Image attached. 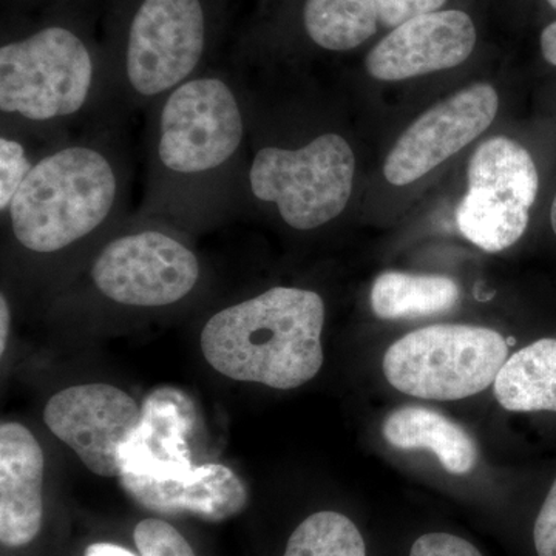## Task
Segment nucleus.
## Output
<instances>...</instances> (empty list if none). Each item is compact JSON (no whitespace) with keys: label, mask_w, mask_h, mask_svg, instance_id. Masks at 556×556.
<instances>
[{"label":"nucleus","mask_w":556,"mask_h":556,"mask_svg":"<svg viewBox=\"0 0 556 556\" xmlns=\"http://www.w3.org/2000/svg\"><path fill=\"white\" fill-rule=\"evenodd\" d=\"M146 116V186L135 215L197 230L240 214L249 149L243 80L204 68Z\"/></svg>","instance_id":"nucleus-1"},{"label":"nucleus","mask_w":556,"mask_h":556,"mask_svg":"<svg viewBox=\"0 0 556 556\" xmlns=\"http://www.w3.org/2000/svg\"><path fill=\"white\" fill-rule=\"evenodd\" d=\"M127 118L93 124L50 150L0 212L17 251L51 258L105 239L130 217Z\"/></svg>","instance_id":"nucleus-2"},{"label":"nucleus","mask_w":556,"mask_h":556,"mask_svg":"<svg viewBox=\"0 0 556 556\" xmlns=\"http://www.w3.org/2000/svg\"><path fill=\"white\" fill-rule=\"evenodd\" d=\"M129 118L121 108L108 51L64 21L10 36L0 46V127L72 137L93 124Z\"/></svg>","instance_id":"nucleus-3"},{"label":"nucleus","mask_w":556,"mask_h":556,"mask_svg":"<svg viewBox=\"0 0 556 556\" xmlns=\"http://www.w3.org/2000/svg\"><path fill=\"white\" fill-rule=\"evenodd\" d=\"M325 302L317 292L274 287L217 311L201 331V351L219 375L292 390L324 365Z\"/></svg>","instance_id":"nucleus-4"},{"label":"nucleus","mask_w":556,"mask_h":556,"mask_svg":"<svg viewBox=\"0 0 556 556\" xmlns=\"http://www.w3.org/2000/svg\"><path fill=\"white\" fill-rule=\"evenodd\" d=\"M121 9L105 51L129 116L207 68L214 14L208 0H126Z\"/></svg>","instance_id":"nucleus-5"},{"label":"nucleus","mask_w":556,"mask_h":556,"mask_svg":"<svg viewBox=\"0 0 556 556\" xmlns=\"http://www.w3.org/2000/svg\"><path fill=\"white\" fill-rule=\"evenodd\" d=\"M354 177L356 155L338 131L287 146L249 129L240 212L274 211L299 232L320 229L345 212Z\"/></svg>","instance_id":"nucleus-6"},{"label":"nucleus","mask_w":556,"mask_h":556,"mask_svg":"<svg viewBox=\"0 0 556 556\" xmlns=\"http://www.w3.org/2000/svg\"><path fill=\"white\" fill-rule=\"evenodd\" d=\"M185 232L163 219L131 214L94 252L87 273L90 287L124 308L178 305L203 280V263Z\"/></svg>","instance_id":"nucleus-7"},{"label":"nucleus","mask_w":556,"mask_h":556,"mask_svg":"<svg viewBox=\"0 0 556 556\" xmlns=\"http://www.w3.org/2000/svg\"><path fill=\"white\" fill-rule=\"evenodd\" d=\"M508 358L495 329L431 325L388 348L383 375L401 393L430 401H459L495 383Z\"/></svg>","instance_id":"nucleus-8"},{"label":"nucleus","mask_w":556,"mask_h":556,"mask_svg":"<svg viewBox=\"0 0 556 556\" xmlns=\"http://www.w3.org/2000/svg\"><path fill=\"white\" fill-rule=\"evenodd\" d=\"M119 478L138 504L156 514H188L222 522L239 515L248 503L247 486L230 468L160 459L134 439L121 448Z\"/></svg>","instance_id":"nucleus-9"},{"label":"nucleus","mask_w":556,"mask_h":556,"mask_svg":"<svg viewBox=\"0 0 556 556\" xmlns=\"http://www.w3.org/2000/svg\"><path fill=\"white\" fill-rule=\"evenodd\" d=\"M43 422L91 473L116 478L121 475V448L137 434L141 409L119 388L84 383L51 396L43 408Z\"/></svg>","instance_id":"nucleus-10"},{"label":"nucleus","mask_w":556,"mask_h":556,"mask_svg":"<svg viewBox=\"0 0 556 556\" xmlns=\"http://www.w3.org/2000/svg\"><path fill=\"white\" fill-rule=\"evenodd\" d=\"M497 108L496 90L475 84L427 110L388 153L383 166L388 182L412 185L437 169L492 126Z\"/></svg>","instance_id":"nucleus-11"},{"label":"nucleus","mask_w":556,"mask_h":556,"mask_svg":"<svg viewBox=\"0 0 556 556\" xmlns=\"http://www.w3.org/2000/svg\"><path fill=\"white\" fill-rule=\"evenodd\" d=\"M477 46V28L459 10L434 11L393 28L369 51L365 67L379 80H404L457 67Z\"/></svg>","instance_id":"nucleus-12"},{"label":"nucleus","mask_w":556,"mask_h":556,"mask_svg":"<svg viewBox=\"0 0 556 556\" xmlns=\"http://www.w3.org/2000/svg\"><path fill=\"white\" fill-rule=\"evenodd\" d=\"M43 452L20 422L0 426V541L17 548L33 543L43 519Z\"/></svg>","instance_id":"nucleus-13"},{"label":"nucleus","mask_w":556,"mask_h":556,"mask_svg":"<svg viewBox=\"0 0 556 556\" xmlns=\"http://www.w3.org/2000/svg\"><path fill=\"white\" fill-rule=\"evenodd\" d=\"M383 438L399 450H430L450 475H467L478 464L473 438L434 409L405 407L388 416Z\"/></svg>","instance_id":"nucleus-14"},{"label":"nucleus","mask_w":556,"mask_h":556,"mask_svg":"<svg viewBox=\"0 0 556 556\" xmlns=\"http://www.w3.org/2000/svg\"><path fill=\"white\" fill-rule=\"evenodd\" d=\"M507 412L556 413V339H541L507 358L493 383Z\"/></svg>","instance_id":"nucleus-15"},{"label":"nucleus","mask_w":556,"mask_h":556,"mask_svg":"<svg viewBox=\"0 0 556 556\" xmlns=\"http://www.w3.org/2000/svg\"><path fill=\"white\" fill-rule=\"evenodd\" d=\"M468 189H485L522 207L536 200L538 170L532 156L514 139L495 137L482 142L468 164Z\"/></svg>","instance_id":"nucleus-16"},{"label":"nucleus","mask_w":556,"mask_h":556,"mask_svg":"<svg viewBox=\"0 0 556 556\" xmlns=\"http://www.w3.org/2000/svg\"><path fill=\"white\" fill-rule=\"evenodd\" d=\"M459 288L444 276L383 273L371 289V308L383 320L439 316L455 308Z\"/></svg>","instance_id":"nucleus-17"},{"label":"nucleus","mask_w":556,"mask_h":556,"mask_svg":"<svg viewBox=\"0 0 556 556\" xmlns=\"http://www.w3.org/2000/svg\"><path fill=\"white\" fill-rule=\"evenodd\" d=\"M302 24L318 49H357L378 31V0H305Z\"/></svg>","instance_id":"nucleus-18"},{"label":"nucleus","mask_w":556,"mask_h":556,"mask_svg":"<svg viewBox=\"0 0 556 556\" xmlns=\"http://www.w3.org/2000/svg\"><path fill=\"white\" fill-rule=\"evenodd\" d=\"M455 217L460 233L485 252L514 247L529 226V208L485 189H468Z\"/></svg>","instance_id":"nucleus-19"},{"label":"nucleus","mask_w":556,"mask_h":556,"mask_svg":"<svg viewBox=\"0 0 556 556\" xmlns=\"http://www.w3.org/2000/svg\"><path fill=\"white\" fill-rule=\"evenodd\" d=\"M283 556H367L356 525L338 511L311 515L289 536Z\"/></svg>","instance_id":"nucleus-20"},{"label":"nucleus","mask_w":556,"mask_h":556,"mask_svg":"<svg viewBox=\"0 0 556 556\" xmlns=\"http://www.w3.org/2000/svg\"><path fill=\"white\" fill-rule=\"evenodd\" d=\"M67 138L0 127V212L10 206L36 164Z\"/></svg>","instance_id":"nucleus-21"},{"label":"nucleus","mask_w":556,"mask_h":556,"mask_svg":"<svg viewBox=\"0 0 556 556\" xmlns=\"http://www.w3.org/2000/svg\"><path fill=\"white\" fill-rule=\"evenodd\" d=\"M134 541L141 556H197L186 538L163 519H142L135 527Z\"/></svg>","instance_id":"nucleus-22"},{"label":"nucleus","mask_w":556,"mask_h":556,"mask_svg":"<svg viewBox=\"0 0 556 556\" xmlns=\"http://www.w3.org/2000/svg\"><path fill=\"white\" fill-rule=\"evenodd\" d=\"M447 0H378L379 24L396 28L422 14L439 11Z\"/></svg>","instance_id":"nucleus-23"},{"label":"nucleus","mask_w":556,"mask_h":556,"mask_svg":"<svg viewBox=\"0 0 556 556\" xmlns=\"http://www.w3.org/2000/svg\"><path fill=\"white\" fill-rule=\"evenodd\" d=\"M409 556H482L473 544L450 533H427L413 544Z\"/></svg>","instance_id":"nucleus-24"},{"label":"nucleus","mask_w":556,"mask_h":556,"mask_svg":"<svg viewBox=\"0 0 556 556\" xmlns=\"http://www.w3.org/2000/svg\"><path fill=\"white\" fill-rule=\"evenodd\" d=\"M538 556H556V479L533 530Z\"/></svg>","instance_id":"nucleus-25"},{"label":"nucleus","mask_w":556,"mask_h":556,"mask_svg":"<svg viewBox=\"0 0 556 556\" xmlns=\"http://www.w3.org/2000/svg\"><path fill=\"white\" fill-rule=\"evenodd\" d=\"M11 328V306L9 295L0 294V354L5 353Z\"/></svg>","instance_id":"nucleus-26"},{"label":"nucleus","mask_w":556,"mask_h":556,"mask_svg":"<svg viewBox=\"0 0 556 556\" xmlns=\"http://www.w3.org/2000/svg\"><path fill=\"white\" fill-rule=\"evenodd\" d=\"M541 50L548 64L556 67V22L548 25L546 30L541 35Z\"/></svg>","instance_id":"nucleus-27"},{"label":"nucleus","mask_w":556,"mask_h":556,"mask_svg":"<svg viewBox=\"0 0 556 556\" xmlns=\"http://www.w3.org/2000/svg\"><path fill=\"white\" fill-rule=\"evenodd\" d=\"M84 556H135L127 548L115 546V544L98 543L91 544Z\"/></svg>","instance_id":"nucleus-28"},{"label":"nucleus","mask_w":556,"mask_h":556,"mask_svg":"<svg viewBox=\"0 0 556 556\" xmlns=\"http://www.w3.org/2000/svg\"><path fill=\"white\" fill-rule=\"evenodd\" d=\"M551 219L552 228H554V232L556 233V195L554 199V203H552Z\"/></svg>","instance_id":"nucleus-29"},{"label":"nucleus","mask_w":556,"mask_h":556,"mask_svg":"<svg viewBox=\"0 0 556 556\" xmlns=\"http://www.w3.org/2000/svg\"><path fill=\"white\" fill-rule=\"evenodd\" d=\"M506 342H507V345H508V346H511V345H515V343H517V339L508 338V339L506 340Z\"/></svg>","instance_id":"nucleus-30"},{"label":"nucleus","mask_w":556,"mask_h":556,"mask_svg":"<svg viewBox=\"0 0 556 556\" xmlns=\"http://www.w3.org/2000/svg\"><path fill=\"white\" fill-rule=\"evenodd\" d=\"M548 3H551L552 9L556 10V0H547Z\"/></svg>","instance_id":"nucleus-31"}]
</instances>
